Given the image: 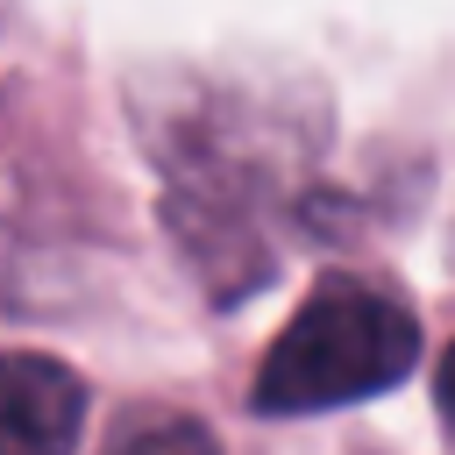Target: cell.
Returning a JSON list of instances; mask_svg holds the SVG:
<instances>
[{"instance_id": "cell-2", "label": "cell", "mask_w": 455, "mask_h": 455, "mask_svg": "<svg viewBox=\"0 0 455 455\" xmlns=\"http://www.w3.org/2000/svg\"><path fill=\"white\" fill-rule=\"evenodd\" d=\"M85 434V384L71 363L0 348V455H71Z\"/></svg>"}, {"instance_id": "cell-1", "label": "cell", "mask_w": 455, "mask_h": 455, "mask_svg": "<svg viewBox=\"0 0 455 455\" xmlns=\"http://www.w3.org/2000/svg\"><path fill=\"white\" fill-rule=\"evenodd\" d=\"M419 363V313L377 284V277H320L299 313L284 320V334L263 348L249 405L263 419H299V412H334V405H363L391 384H405Z\"/></svg>"}, {"instance_id": "cell-3", "label": "cell", "mask_w": 455, "mask_h": 455, "mask_svg": "<svg viewBox=\"0 0 455 455\" xmlns=\"http://www.w3.org/2000/svg\"><path fill=\"white\" fill-rule=\"evenodd\" d=\"M107 455H220V448L185 412H135V419H121V434L107 441Z\"/></svg>"}, {"instance_id": "cell-4", "label": "cell", "mask_w": 455, "mask_h": 455, "mask_svg": "<svg viewBox=\"0 0 455 455\" xmlns=\"http://www.w3.org/2000/svg\"><path fill=\"white\" fill-rule=\"evenodd\" d=\"M0 14H7V0H0Z\"/></svg>"}]
</instances>
